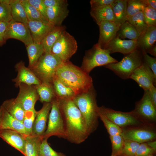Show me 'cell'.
Segmentation results:
<instances>
[{"instance_id":"6da1fadb","label":"cell","mask_w":156,"mask_h":156,"mask_svg":"<svg viewBox=\"0 0 156 156\" xmlns=\"http://www.w3.org/2000/svg\"><path fill=\"white\" fill-rule=\"evenodd\" d=\"M57 99L65 122V139L72 143H81L90 135L79 110L73 99Z\"/></svg>"},{"instance_id":"7a4b0ae2","label":"cell","mask_w":156,"mask_h":156,"mask_svg":"<svg viewBox=\"0 0 156 156\" xmlns=\"http://www.w3.org/2000/svg\"><path fill=\"white\" fill-rule=\"evenodd\" d=\"M55 77L76 95L86 92L93 86L92 78L89 74L69 61L59 66Z\"/></svg>"},{"instance_id":"3957f363","label":"cell","mask_w":156,"mask_h":156,"mask_svg":"<svg viewBox=\"0 0 156 156\" xmlns=\"http://www.w3.org/2000/svg\"><path fill=\"white\" fill-rule=\"evenodd\" d=\"M96 97L93 86L88 91L77 94L73 99L82 115L89 135L95 131L98 125V107Z\"/></svg>"},{"instance_id":"277c9868","label":"cell","mask_w":156,"mask_h":156,"mask_svg":"<svg viewBox=\"0 0 156 156\" xmlns=\"http://www.w3.org/2000/svg\"><path fill=\"white\" fill-rule=\"evenodd\" d=\"M63 63L56 55L44 52L30 69L41 82L52 83L57 69Z\"/></svg>"},{"instance_id":"5b68a950","label":"cell","mask_w":156,"mask_h":156,"mask_svg":"<svg viewBox=\"0 0 156 156\" xmlns=\"http://www.w3.org/2000/svg\"><path fill=\"white\" fill-rule=\"evenodd\" d=\"M143 63L142 52L137 49L125 55L122 60L104 66L123 79L129 78L133 72Z\"/></svg>"},{"instance_id":"8992f818","label":"cell","mask_w":156,"mask_h":156,"mask_svg":"<svg viewBox=\"0 0 156 156\" xmlns=\"http://www.w3.org/2000/svg\"><path fill=\"white\" fill-rule=\"evenodd\" d=\"M110 54L107 50L102 48L97 43L87 51L83 58L80 68L89 74L96 67L117 62L118 61Z\"/></svg>"},{"instance_id":"52a82bcc","label":"cell","mask_w":156,"mask_h":156,"mask_svg":"<svg viewBox=\"0 0 156 156\" xmlns=\"http://www.w3.org/2000/svg\"><path fill=\"white\" fill-rule=\"evenodd\" d=\"M52 107L48 119V126L43 138L56 136L65 139V126L58 101L55 97L52 100Z\"/></svg>"},{"instance_id":"ba28073f","label":"cell","mask_w":156,"mask_h":156,"mask_svg":"<svg viewBox=\"0 0 156 156\" xmlns=\"http://www.w3.org/2000/svg\"><path fill=\"white\" fill-rule=\"evenodd\" d=\"M77 48L74 37L65 30L53 45L51 53L57 56L64 63L69 61Z\"/></svg>"},{"instance_id":"9c48e42d","label":"cell","mask_w":156,"mask_h":156,"mask_svg":"<svg viewBox=\"0 0 156 156\" xmlns=\"http://www.w3.org/2000/svg\"><path fill=\"white\" fill-rule=\"evenodd\" d=\"M98 111L122 128L145 125L138 119L133 111L123 112L102 106L98 107Z\"/></svg>"},{"instance_id":"30bf717a","label":"cell","mask_w":156,"mask_h":156,"mask_svg":"<svg viewBox=\"0 0 156 156\" xmlns=\"http://www.w3.org/2000/svg\"><path fill=\"white\" fill-rule=\"evenodd\" d=\"M142 99L135 104L133 110L138 119L144 124L156 126V108L152 103L148 90H144Z\"/></svg>"},{"instance_id":"8fae6325","label":"cell","mask_w":156,"mask_h":156,"mask_svg":"<svg viewBox=\"0 0 156 156\" xmlns=\"http://www.w3.org/2000/svg\"><path fill=\"white\" fill-rule=\"evenodd\" d=\"M121 135L125 140L140 144L156 140V126L146 125L122 128Z\"/></svg>"},{"instance_id":"7c38bea8","label":"cell","mask_w":156,"mask_h":156,"mask_svg":"<svg viewBox=\"0 0 156 156\" xmlns=\"http://www.w3.org/2000/svg\"><path fill=\"white\" fill-rule=\"evenodd\" d=\"M10 38L19 40L26 46L33 42L27 24L12 20L9 22L5 39L6 41Z\"/></svg>"},{"instance_id":"4fadbf2b","label":"cell","mask_w":156,"mask_h":156,"mask_svg":"<svg viewBox=\"0 0 156 156\" xmlns=\"http://www.w3.org/2000/svg\"><path fill=\"white\" fill-rule=\"evenodd\" d=\"M18 87L19 91L15 100L22 105L25 111L34 109L36 102L39 100L35 85L21 83Z\"/></svg>"},{"instance_id":"5bb4252c","label":"cell","mask_w":156,"mask_h":156,"mask_svg":"<svg viewBox=\"0 0 156 156\" xmlns=\"http://www.w3.org/2000/svg\"><path fill=\"white\" fill-rule=\"evenodd\" d=\"M129 78L135 81L144 91L148 90L156 86V77L144 62L133 72Z\"/></svg>"},{"instance_id":"9a60e30c","label":"cell","mask_w":156,"mask_h":156,"mask_svg":"<svg viewBox=\"0 0 156 156\" xmlns=\"http://www.w3.org/2000/svg\"><path fill=\"white\" fill-rule=\"evenodd\" d=\"M15 67L17 71V75L12 81L15 83L16 87H18L21 83L36 86L41 83L31 70L26 67L23 61H21L18 62Z\"/></svg>"},{"instance_id":"2e32d148","label":"cell","mask_w":156,"mask_h":156,"mask_svg":"<svg viewBox=\"0 0 156 156\" xmlns=\"http://www.w3.org/2000/svg\"><path fill=\"white\" fill-rule=\"evenodd\" d=\"M103 49L107 50L110 54L119 52L125 55L137 49L136 41L122 39L116 36Z\"/></svg>"},{"instance_id":"e0dca14e","label":"cell","mask_w":156,"mask_h":156,"mask_svg":"<svg viewBox=\"0 0 156 156\" xmlns=\"http://www.w3.org/2000/svg\"><path fill=\"white\" fill-rule=\"evenodd\" d=\"M51 107V103H44L41 109L36 112L31 135L43 138L46 129L47 123Z\"/></svg>"},{"instance_id":"ac0fdd59","label":"cell","mask_w":156,"mask_h":156,"mask_svg":"<svg viewBox=\"0 0 156 156\" xmlns=\"http://www.w3.org/2000/svg\"><path fill=\"white\" fill-rule=\"evenodd\" d=\"M5 130L15 131L25 137L27 136L23 122L12 116L1 105L0 131Z\"/></svg>"},{"instance_id":"d6986e66","label":"cell","mask_w":156,"mask_h":156,"mask_svg":"<svg viewBox=\"0 0 156 156\" xmlns=\"http://www.w3.org/2000/svg\"><path fill=\"white\" fill-rule=\"evenodd\" d=\"M99 29L98 44L102 49L117 36L120 25L114 22L105 21L98 24Z\"/></svg>"},{"instance_id":"ffe728a7","label":"cell","mask_w":156,"mask_h":156,"mask_svg":"<svg viewBox=\"0 0 156 156\" xmlns=\"http://www.w3.org/2000/svg\"><path fill=\"white\" fill-rule=\"evenodd\" d=\"M26 137L20 133L14 130H5L0 131V138L24 155Z\"/></svg>"},{"instance_id":"44dd1931","label":"cell","mask_w":156,"mask_h":156,"mask_svg":"<svg viewBox=\"0 0 156 156\" xmlns=\"http://www.w3.org/2000/svg\"><path fill=\"white\" fill-rule=\"evenodd\" d=\"M27 24L33 42L37 43H41L44 38L55 26L50 23L37 21H29Z\"/></svg>"},{"instance_id":"7402d4cb","label":"cell","mask_w":156,"mask_h":156,"mask_svg":"<svg viewBox=\"0 0 156 156\" xmlns=\"http://www.w3.org/2000/svg\"><path fill=\"white\" fill-rule=\"evenodd\" d=\"M156 41V27L148 26L136 40L137 49L142 52L148 53L150 49L155 44Z\"/></svg>"},{"instance_id":"603a6c76","label":"cell","mask_w":156,"mask_h":156,"mask_svg":"<svg viewBox=\"0 0 156 156\" xmlns=\"http://www.w3.org/2000/svg\"><path fill=\"white\" fill-rule=\"evenodd\" d=\"M68 5L67 2L60 6L47 8V17L49 22L55 26L62 25L68 14Z\"/></svg>"},{"instance_id":"cb8c5ba5","label":"cell","mask_w":156,"mask_h":156,"mask_svg":"<svg viewBox=\"0 0 156 156\" xmlns=\"http://www.w3.org/2000/svg\"><path fill=\"white\" fill-rule=\"evenodd\" d=\"M42 137L31 135L26 137L25 156H41L40 146Z\"/></svg>"},{"instance_id":"d4e9b609","label":"cell","mask_w":156,"mask_h":156,"mask_svg":"<svg viewBox=\"0 0 156 156\" xmlns=\"http://www.w3.org/2000/svg\"><path fill=\"white\" fill-rule=\"evenodd\" d=\"M127 0H114L111 5L114 23L119 25L126 21Z\"/></svg>"},{"instance_id":"484cf974","label":"cell","mask_w":156,"mask_h":156,"mask_svg":"<svg viewBox=\"0 0 156 156\" xmlns=\"http://www.w3.org/2000/svg\"><path fill=\"white\" fill-rule=\"evenodd\" d=\"M90 14L97 25L105 21L114 23V14L110 5L91 8Z\"/></svg>"},{"instance_id":"4316f807","label":"cell","mask_w":156,"mask_h":156,"mask_svg":"<svg viewBox=\"0 0 156 156\" xmlns=\"http://www.w3.org/2000/svg\"><path fill=\"white\" fill-rule=\"evenodd\" d=\"M1 106L12 116L23 122L25 111L22 105L14 99L5 101Z\"/></svg>"},{"instance_id":"83f0119b","label":"cell","mask_w":156,"mask_h":156,"mask_svg":"<svg viewBox=\"0 0 156 156\" xmlns=\"http://www.w3.org/2000/svg\"><path fill=\"white\" fill-rule=\"evenodd\" d=\"M65 29V27L62 25L55 26L48 33L41 42L44 52L51 53L53 45Z\"/></svg>"},{"instance_id":"f1b7e54d","label":"cell","mask_w":156,"mask_h":156,"mask_svg":"<svg viewBox=\"0 0 156 156\" xmlns=\"http://www.w3.org/2000/svg\"><path fill=\"white\" fill-rule=\"evenodd\" d=\"M35 87L42 103H51L55 97L52 83L41 82Z\"/></svg>"},{"instance_id":"f546056e","label":"cell","mask_w":156,"mask_h":156,"mask_svg":"<svg viewBox=\"0 0 156 156\" xmlns=\"http://www.w3.org/2000/svg\"><path fill=\"white\" fill-rule=\"evenodd\" d=\"M12 20L27 24L28 20L21 0H10Z\"/></svg>"},{"instance_id":"4dcf8cb0","label":"cell","mask_w":156,"mask_h":156,"mask_svg":"<svg viewBox=\"0 0 156 156\" xmlns=\"http://www.w3.org/2000/svg\"><path fill=\"white\" fill-rule=\"evenodd\" d=\"M26 47L29 62L28 68L31 69L36 65L44 52L41 43L33 42Z\"/></svg>"},{"instance_id":"1f68e13d","label":"cell","mask_w":156,"mask_h":156,"mask_svg":"<svg viewBox=\"0 0 156 156\" xmlns=\"http://www.w3.org/2000/svg\"><path fill=\"white\" fill-rule=\"evenodd\" d=\"M52 84L55 97L59 99H73L76 95L70 88L64 84L55 76Z\"/></svg>"},{"instance_id":"d6a6232c","label":"cell","mask_w":156,"mask_h":156,"mask_svg":"<svg viewBox=\"0 0 156 156\" xmlns=\"http://www.w3.org/2000/svg\"><path fill=\"white\" fill-rule=\"evenodd\" d=\"M117 36L122 39L127 38L136 41L140 35L135 28L126 21L120 25Z\"/></svg>"},{"instance_id":"836d02e7","label":"cell","mask_w":156,"mask_h":156,"mask_svg":"<svg viewBox=\"0 0 156 156\" xmlns=\"http://www.w3.org/2000/svg\"><path fill=\"white\" fill-rule=\"evenodd\" d=\"M21 1L28 21H37L46 23H50L46 18L29 3L27 0H21Z\"/></svg>"},{"instance_id":"e575fe53","label":"cell","mask_w":156,"mask_h":156,"mask_svg":"<svg viewBox=\"0 0 156 156\" xmlns=\"http://www.w3.org/2000/svg\"><path fill=\"white\" fill-rule=\"evenodd\" d=\"M126 21L135 28L140 35L146 30L148 26L144 21L142 11L128 17Z\"/></svg>"},{"instance_id":"d590c367","label":"cell","mask_w":156,"mask_h":156,"mask_svg":"<svg viewBox=\"0 0 156 156\" xmlns=\"http://www.w3.org/2000/svg\"><path fill=\"white\" fill-rule=\"evenodd\" d=\"M112 144L111 156H120L123 148L125 140L121 135L109 136Z\"/></svg>"},{"instance_id":"8d00e7d4","label":"cell","mask_w":156,"mask_h":156,"mask_svg":"<svg viewBox=\"0 0 156 156\" xmlns=\"http://www.w3.org/2000/svg\"><path fill=\"white\" fill-rule=\"evenodd\" d=\"M98 114L99 118L103 122L109 136L121 135L122 132V128L109 120L104 115L99 113Z\"/></svg>"},{"instance_id":"74e56055","label":"cell","mask_w":156,"mask_h":156,"mask_svg":"<svg viewBox=\"0 0 156 156\" xmlns=\"http://www.w3.org/2000/svg\"><path fill=\"white\" fill-rule=\"evenodd\" d=\"M36 112L35 108L25 111L22 122L27 136L32 134L33 125L36 116Z\"/></svg>"},{"instance_id":"f35d334b","label":"cell","mask_w":156,"mask_h":156,"mask_svg":"<svg viewBox=\"0 0 156 156\" xmlns=\"http://www.w3.org/2000/svg\"><path fill=\"white\" fill-rule=\"evenodd\" d=\"M146 6L142 0H127V18L143 11Z\"/></svg>"},{"instance_id":"ab89813d","label":"cell","mask_w":156,"mask_h":156,"mask_svg":"<svg viewBox=\"0 0 156 156\" xmlns=\"http://www.w3.org/2000/svg\"><path fill=\"white\" fill-rule=\"evenodd\" d=\"M10 0H0V21L9 22L12 20Z\"/></svg>"},{"instance_id":"60d3db41","label":"cell","mask_w":156,"mask_h":156,"mask_svg":"<svg viewBox=\"0 0 156 156\" xmlns=\"http://www.w3.org/2000/svg\"><path fill=\"white\" fill-rule=\"evenodd\" d=\"M140 144L134 141L125 140L123 148L120 156H135Z\"/></svg>"},{"instance_id":"b9f144b4","label":"cell","mask_w":156,"mask_h":156,"mask_svg":"<svg viewBox=\"0 0 156 156\" xmlns=\"http://www.w3.org/2000/svg\"><path fill=\"white\" fill-rule=\"evenodd\" d=\"M142 12L144 21L147 25L156 27V9L146 6Z\"/></svg>"},{"instance_id":"7bdbcfd3","label":"cell","mask_w":156,"mask_h":156,"mask_svg":"<svg viewBox=\"0 0 156 156\" xmlns=\"http://www.w3.org/2000/svg\"><path fill=\"white\" fill-rule=\"evenodd\" d=\"M47 139H43L40 146V152L43 156H65L63 153L58 152L53 150L49 144Z\"/></svg>"},{"instance_id":"ee69618b","label":"cell","mask_w":156,"mask_h":156,"mask_svg":"<svg viewBox=\"0 0 156 156\" xmlns=\"http://www.w3.org/2000/svg\"><path fill=\"white\" fill-rule=\"evenodd\" d=\"M156 150L150 147L146 142L140 144L136 151L135 156H149L155 155Z\"/></svg>"},{"instance_id":"f6af8a7d","label":"cell","mask_w":156,"mask_h":156,"mask_svg":"<svg viewBox=\"0 0 156 156\" xmlns=\"http://www.w3.org/2000/svg\"><path fill=\"white\" fill-rule=\"evenodd\" d=\"M142 53L143 62L146 64L151 69L156 77V58L149 55L147 53Z\"/></svg>"},{"instance_id":"bcb514c9","label":"cell","mask_w":156,"mask_h":156,"mask_svg":"<svg viewBox=\"0 0 156 156\" xmlns=\"http://www.w3.org/2000/svg\"><path fill=\"white\" fill-rule=\"evenodd\" d=\"M27 1L47 19L46 14L47 7L44 4L43 0H27Z\"/></svg>"},{"instance_id":"7dc6e473","label":"cell","mask_w":156,"mask_h":156,"mask_svg":"<svg viewBox=\"0 0 156 156\" xmlns=\"http://www.w3.org/2000/svg\"><path fill=\"white\" fill-rule=\"evenodd\" d=\"M114 0H91L90 4L91 8L111 5Z\"/></svg>"},{"instance_id":"c3c4849f","label":"cell","mask_w":156,"mask_h":156,"mask_svg":"<svg viewBox=\"0 0 156 156\" xmlns=\"http://www.w3.org/2000/svg\"><path fill=\"white\" fill-rule=\"evenodd\" d=\"M47 7H51L61 5L67 2L66 0H43Z\"/></svg>"},{"instance_id":"681fc988","label":"cell","mask_w":156,"mask_h":156,"mask_svg":"<svg viewBox=\"0 0 156 156\" xmlns=\"http://www.w3.org/2000/svg\"><path fill=\"white\" fill-rule=\"evenodd\" d=\"M9 22L0 21V34L5 40V35L9 26Z\"/></svg>"},{"instance_id":"f907efd6","label":"cell","mask_w":156,"mask_h":156,"mask_svg":"<svg viewBox=\"0 0 156 156\" xmlns=\"http://www.w3.org/2000/svg\"><path fill=\"white\" fill-rule=\"evenodd\" d=\"M148 93L151 101L156 108V88L153 86L149 90Z\"/></svg>"},{"instance_id":"816d5d0a","label":"cell","mask_w":156,"mask_h":156,"mask_svg":"<svg viewBox=\"0 0 156 156\" xmlns=\"http://www.w3.org/2000/svg\"><path fill=\"white\" fill-rule=\"evenodd\" d=\"M142 1L146 6L156 9V0H142Z\"/></svg>"},{"instance_id":"f5cc1de1","label":"cell","mask_w":156,"mask_h":156,"mask_svg":"<svg viewBox=\"0 0 156 156\" xmlns=\"http://www.w3.org/2000/svg\"><path fill=\"white\" fill-rule=\"evenodd\" d=\"M148 53L150 54L155 57H156V45H154L149 50Z\"/></svg>"},{"instance_id":"db71d44e","label":"cell","mask_w":156,"mask_h":156,"mask_svg":"<svg viewBox=\"0 0 156 156\" xmlns=\"http://www.w3.org/2000/svg\"><path fill=\"white\" fill-rule=\"evenodd\" d=\"M146 143L150 147L156 150V140L148 142Z\"/></svg>"},{"instance_id":"11a10c76","label":"cell","mask_w":156,"mask_h":156,"mask_svg":"<svg viewBox=\"0 0 156 156\" xmlns=\"http://www.w3.org/2000/svg\"><path fill=\"white\" fill-rule=\"evenodd\" d=\"M6 40L0 34V47L3 45L5 42Z\"/></svg>"},{"instance_id":"9f6ffc18","label":"cell","mask_w":156,"mask_h":156,"mask_svg":"<svg viewBox=\"0 0 156 156\" xmlns=\"http://www.w3.org/2000/svg\"><path fill=\"white\" fill-rule=\"evenodd\" d=\"M156 156L155 155H150V156Z\"/></svg>"},{"instance_id":"6f0895ef","label":"cell","mask_w":156,"mask_h":156,"mask_svg":"<svg viewBox=\"0 0 156 156\" xmlns=\"http://www.w3.org/2000/svg\"><path fill=\"white\" fill-rule=\"evenodd\" d=\"M41 156H42V155H41Z\"/></svg>"}]
</instances>
